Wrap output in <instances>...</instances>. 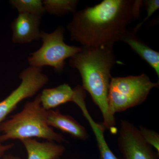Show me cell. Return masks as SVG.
I'll list each match as a JSON object with an SVG mask.
<instances>
[{
    "mask_svg": "<svg viewBox=\"0 0 159 159\" xmlns=\"http://www.w3.org/2000/svg\"><path fill=\"white\" fill-rule=\"evenodd\" d=\"M142 1L104 0L73 14L67 29L82 47L113 48L126 27L139 17Z\"/></svg>",
    "mask_w": 159,
    "mask_h": 159,
    "instance_id": "cell-1",
    "label": "cell"
},
{
    "mask_svg": "<svg viewBox=\"0 0 159 159\" xmlns=\"http://www.w3.org/2000/svg\"><path fill=\"white\" fill-rule=\"evenodd\" d=\"M70 58V65L79 71L82 88L91 95L98 107L106 129L115 128L116 119L109 111L108 94L111 78V70L117 61L113 48L82 47Z\"/></svg>",
    "mask_w": 159,
    "mask_h": 159,
    "instance_id": "cell-2",
    "label": "cell"
},
{
    "mask_svg": "<svg viewBox=\"0 0 159 159\" xmlns=\"http://www.w3.org/2000/svg\"><path fill=\"white\" fill-rule=\"evenodd\" d=\"M37 138L61 143L66 140L47 123V111L43 107L40 94L26 102L22 110L0 124V141Z\"/></svg>",
    "mask_w": 159,
    "mask_h": 159,
    "instance_id": "cell-3",
    "label": "cell"
},
{
    "mask_svg": "<svg viewBox=\"0 0 159 159\" xmlns=\"http://www.w3.org/2000/svg\"><path fill=\"white\" fill-rule=\"evenodd\" d=\"M147 74L125 77H111L109 88L108 104L110 114L115 117L117 112L140 105L151 90L159 86Z\"/></svg>",
    "mask_w": 159,
    "mask_h": 159,
    "instance_id": "cell-4",
    "label": "cell"
},
{
    "mask_svg": "<svg viewBox=\"0 0 159 159\" xmlns=\"http://www.w3.org/2000/svg\"><path fill=\"white\" fill-rule=\"evenodd\" d=\"M64 28L60 26L53 32L41 31L42 45L31 53L28 59L31 66L43 68L49 66L57 73H61L66 66L65 61L81 50L80 47L68 45L64 42Z\"/></svg>",
    "mask_w": 159,
    "mask_h": 159,
    "instance_id": "cell-5",
    "label": "cell"
},
{
    "mask_svg": "<svg viewBox=\"0 0 159 159\" xmlns=\"http://www.w3.org/2000/svg\"><path fill=\"white\" fill-rule=\"evenodd\" d=\"M19 77L21 80L19 86L0 102V124L21 101L33 97L49 82L48 77L43 73L42 68L31 66L23 70Z\"/></svg>",
    "mask_w": 159,
    "mask_h": 159,
    "instance_id": "cell-6",
    "label": "cell"
},
{
    "mask_svg": "<svg viewBox=\"0 0 159 159\" xmlns=\"http://www.w3.org/2000/svg\"><path fill=\"white\" fill-rule=\"evenodd\" d=\"M118 144L121 159H159V154L145 142L139 129L124 119L120 123Z\"/></svg>",
    "mask_w": 159,
    "mask_h": 159,
    "instance_id": "cell-7",
    "label": "cell"
},
{
    "mask_svg": "<svg viewBox=\"0 0 159 159\" xmlns=\"http://www.w3.org/2000/svg\"><path fill=\"white\" fill-rule=\"evenodd\" d=\"M42 17V16L37 15L18 13L10 26L12 42L24 44L40 39V26Z\"/></svg>",
    "mask_w": 159,
    "mask_h": 159,
    "instance_id": "cell-8",
    "label": "cell"
},
{
    "mask_svg": "<svg viewBox=\"0 0 159 159\" xmlns=\"http://www.w3.org/2000/svg\"><path fill=\"white\" fill-rule=\"evenodd\" d=\"M47 123L51 127L58 129L75 139L81 140L89 139V134L84 126L71 116L61 113L58 109L47 111Z\"/></svg>",
    "mask_w": 159,
    "mask_h": 159,
    "instance_id": "cell-9",
    "label": "cell"
},
{
    "mask_svg": "<svg viewBox=\"0 0 159 159\" xmlns=\"http://www.w3.org/2000/svg\"><path fill=\"white\" fill-rule=\"evenodd\" d=\"M20 141L27 151L28 159H59L65 150L63 145L54 142H40L32 139Z\"/></svg>",
    "mask_w": 159,
    "mask_h": 159,
    "instance_id": "cell-10",
    "label": "cell"
},
{
    "mask_svg": "<svg viewBox=\"0 0 159 159\" xmlns=\"http://www.w3.org/2000/svg\"><path fill=\"white\" fill-rule=\"evenodd\" d=\"M120 41L124 42L155 70L159 77V53L152 50L137 36L133 30L127 29Z\"/></svg>",
    "mask_w": 159,
    "mask_h": 159,
    "instance_id": "cell-11",
    "label": "cell"
},
{
    "mask_svg": "<svg viewBox=\"0 0 159 159\" xmlns=\"http://www.w3.org/2000/svg\"><path fill=\"white\" fill-rule=\"evenodd\" d=\"M74 89L66 83L54 88L44 89L40 94L41 105L47 111L67 102H74Z\"/></svg>",
    "mask_w": 159,
    "mask_h": 159,
    "instance_id": "cell-12",
    "label": "cell"
},
{
    "mask_svg": "<svg viewBox=\"0 0 159 159\" xmlns=\"http://www.w3.org/2000/svg\"><path fill=\"white\" fill-rule=\"evenodd\" d=\"M77 105L82 111L84 116L88 120L96 137L99 152V159H121L117 158L108 147L104 137L106 128L103 124L97 123L89 113L85 101L80 100Z\"/></svg>",
    "mask_w": 159,
    "mask_h": 159,
    "instance_id": "cell-13",
    "label": "cell"
},
{
    "mask_svg": "<svg viewBox=\"0 0 159 159\" xmlns=\"http://www.w3.org/2000/svg\"><path fill=\"white\" fill-rule=\"evenodd\" d=\"M43 5L46 12L61 16L77 11V0H44Z\"/></svg>",
    "mask_w": 159,
    "mask_h": 159,
    "instance_id": "cell-14",
    "label": "cell"
},
{
    "mask_svg": "<svg viewBox=\"0 0 159 159\" xmlns=\"http://www.w3.org/2000/svg\"><path fill=\"white\" fill-rule=\"evenodd\" d=\"M11 6L20 13H29L42 16L46 13L41 0H11Z\"/></svg>",
    "mask_w": 159,
    "mask_h": 159,
    "instance_id": "cell-15",
    "label": "cell"
},
{
    "mask_svg": "<svg viewBox=\"0 0 159 159\" xmlns=\"http://www.w3.org/2000/svg\"><path fill=\"white\" fill-rule=\"evenodd\" d=\"M139 130L145 142L154 147L159 154V134L155 131L139 126Z\"/></svg>",
    "mask_w": 159,
    "mask_h": 159,
    "instance_id": "cell-16",
    "label": "cell"
},
{
    "mask_svg": "<svg viewBox=\"0 0 159 159\" xmlns=\"http://www.w3.org/2000/svg\"><path fill=\"white\" fill-rule=\"evenodd\" d=\"M147 4V15L146 17L141 22L138 24L136 27L133 30L136 33L139 29L141 28L143 24H144L152 16V14L158 9L159 8V0H148L145 1Z\"/></svg>",
    "mask_w": 159,
    "mask_h": 159,
    "instance_id": "cell-17",
    "label": "cell"
},
{
    "mask_svg": "<svg viewBox=\"0 0 159 159\" xmlns=\"http://www.w3.org/2000/svg\"><path fill=\"white\" fill-rule=\"evenodd\" d=\"M14 143H10L9 144L4 145L0 141V159L5 155V153L7 151L13 148L14 146Z\"/></svg>",
    "mask_w": 159,
    "mask_h": 159,
    "instance_id": "cell-18",
    "label": "cell"
},
{
    "mask_svg": "<svg viewBox=\"0 0 159 159\" xmlns=\"http://www.w3.org/2000/svg\"><path fill=\"white\" fill-rule=\"evenodd\" d=\"M2 159H23L20 157L15 156L12 155H5Z\"/></svg>",
    "mask_w": 159,
    "mask_h": 159,
    "instance_id": "cell-19",
    "label": "cell"
}]
</instances>
